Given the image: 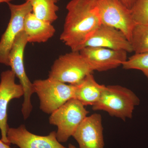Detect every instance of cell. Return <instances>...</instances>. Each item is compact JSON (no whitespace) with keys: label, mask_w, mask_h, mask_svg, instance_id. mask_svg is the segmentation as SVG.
Returning <instances> with one entry per match:
<instances>
[{"label":"cell","mask_w":148,"mask_h":148,"mask_svg":"<svg viewBox=\"0 0 148 148\" xmlns=\"http://www.w3.org/2000/svg\"><path fill=\"white\" fill-rule=\"evenodd\" d=\"M130 42L135 53L148 51V24H136Z\"/></svg>","instance_id":"cell-17"},{"label":"cell","mask_w":148,"mask_h":148,"mask_svg":"<svg viewBox=\"0 0 148 148\" xmlns=\"http://www.w3.org/2000/svg\"><path fill=\"white\" fill-rule=\"evenodd\" d=\"M77 148L75 146H74V145L72 144H70L69 145V148Z\"/></svg>","instance_id":"cell-23"},{"label":"cell","mask_w":148,"mask_h":148,"mask_svg":"<svg viewBox=\"0 0 148 148\" xmlns=\"http://www.w3.org/2000/svg\"><path fill=\"white\" fill-rule=\"evenodd\" d=\"M35 93L40 100V108L45 113L52 114L69 100L75 98L76 85L67 84L48 77L33 83Z\"/></svg>","instance_id":"cell-4"},{"label":"cell","mask_w":148,"mask_h":148,"mask_svg":"<svg viewBox=\"0 0 148 148\" xmlns=\"http://www.w3.org/2000/svg\"><path fill=\"white\" fill-rule=\"evenodd\" d=\"M98 0H71L67 10L61 40L73 51H79L102 25Z\"/></svg>","instance_id":"cell-1"},{"label":"cell","mask_w":148,"mask_h":148,"mask_svg":"<svg viewBox=\"0 0 148 148\" xmlns=\"http://www.w3.org/2000/svg\"><path fill=\"white\" fill-rule=\"evenodd\" d=\"M125 70H140L148 79V51L144 53H135L129 57L122 65Z\"/></svg>","instance_id":"cell-18"},{"label":"cell","mask_w":148,"mask_h":148,"mask_svg":"<svg viewBox=\"0 0 148 148\" xmlns=\"http://www.w3.org/2000/svg\"><path fill=\"white\" fill-rule=\"evenodd\" d=\"M98 6L102 24L118 29L130 41L136 24L131 10L120 0H98Z\"/></svg>","instance_id":"cell-7"},{"label":"cell","mask_w":148,"mask_h":148,"mask_svg":"<svg viewBox=\"0 0 148 148\" xmlns=\"http://www.w3.org/2000/svg\"><path fill=\"white\" fill-rule=\"evenodd\" d=\"M140 103V99L130 89L120 85H109L92 109L105 111L111 116L125 121L132 118L135 107Z\"/></svg>","instance_id":"cell-2"},{"label":"cell","mask_w":148,"mask_h":148,"mask_svg":"<svg viewBox=\"0 0 148 148\" xmlns=\"http://www.w3.org/2000/svg\"><path fill=\"white\" fill-rule=\"evenodd\" d=\"M80 53L90 64L94 71H106L122 66L127 60V52L106 48L85 47Z\"/></svg>","instance_id":"cell-10"},{"label":"cell","mask_w":148,"mask_h":148,"mask_svg":"<svg viewBox=\"0 0 148 148\" xmlns=\"http://www.w3.org/2000/svg\"><path fill=\"white\" fill-rule=\"evenodd\" d=\"M88 113L82 103L73 98L51 114L49 123L57 127L56 135L58 142H67Z\"/></svg>","instance_id":"cell-5"},{"label":"cell","mask_w":148,"mask_h":148,"mask_svg":"<svg viewBox=\"0 0 148 148\" xmlns=\"http://www.w3.org/2000/svg\"><path fill=\"white\" fill-rule=\"evenodd\" d=\"M15 74L11 70L2 72L0 82V130L4 143L10 145L7 139L8 107L10 101L24 96L23 88L15 83Z\"/></svg>","instance_id":"cell-9"},{"label":"cell","mask_w":148,"mask_h":148,"mask_svg":"<svg viewBox=\"0 0 148 148\" xmlns=\"http://www.w3.org/2000/svg\"><path fill=\"white\" fill-rule=\"evenodd\" d=\"M106 48L115 50L133 52L131 42L121 31L102 24L88 40L84 47Z\"/></svg>","instance_id":"cell-13"},{"label":"cell","mask_w":148,"mask_h":148,"mask_svg":"<svg viewBox=\"0 0 148 148\" xmlns=\"http://www.w3.org/2000/svg\"><path fill=\"white\" fill-rule=\"evenodd\" d=\"M28 43L27 36L22 31L16 37L9 56L11 70L18 78L24 90V101L21 112L24 119H28L32 112L33 106L31 103V97L35 93L33 83L27 76L24 68V50Z\"/></svg>","instance_id":"cell-6"},{"label":"cell","mask_w":148,"mask_h":148,"mask_svg":"<svg viewBox=\"0 0 148 148\" xmlns=\"http://www.w3.org/2000/svg\"><path fill=\"white\" fill-rule=\"evenodd\" d=\"M7 139L10 144L19 148H67L58 142L56 132L52 131L47 136L31 133L24 125L16 127H9Z\"/></svg>","instance_id":"cell-11"},{"label":"cell","mask_w":148,"mask_h":148,"mask_svg":"<svg viewBox=\"0 0 148 148\" xmlns=\"http://www.w3.org/2000/svg\"><path fill=\"white\" fill-rule=\"evenodd\" d=\"M13 0H0V3H11Z\"/></svg>","instance_id":"cell-22"},{"label":"cell","mask_w":148,"mask_h":148,"mask_svg":"<svg viewBox=\"0 0 148 148\" xmlns=\"http://www.w3.org/2000/svg\"><path fill=\"white\" fill-rule=\"evenodd\" d=\"M126 7L131 10L137 0H120Z\"/></svg>","instance_id":"cell-20"},{"label":"cell","mask_w":148,"mask_h":148,"mask_svg":"<svg viewBox=\"0 0 148 148\" xmlns=\"http://www.w3.org/2000/svg\"><path fill=\"white\" fill-rule=\"evenodd\" d=\"M106 86L99 84L92 73L88 74L79 84L76 85L74 99L84 106H92L100 100Z\"/></svg>","instance_id":"cell-15"},{"label":"cell","mask_w":148,"mask_h":148,"mask_svg":"<svg viewBox=\"0 0 148 148\" xmlns=\"http://www.w3.org/2000/svg\"><path fill=\"white\" fill-rule=\"evenodd\" d=\"M131 11L136 24H148V0H137Z\"/></svg>","instance_id":"cell-19"},{"label":"cell","mask_w":148,"mask_h":148,"mask_svg":"<svg viewBox=\"0 0 148 148\" xmlns=\"http://www.w3.org/2000/svg\"><path fill=\"white\" fill-rule=\"evenodd\" d=\"M60 0H25L29 2L32 12L37 18L52 24L58 18L57 12L59 7L56 3Z\"/></svg>","instance_id":"cell-16"},{"label":"cell","mask_w":148,"mask_h":148,"mask_svg":"<svg viewBox=\"0 0 148 148\" xmlns=\"http://www.w3.org/2000/svg\"><path fill=\"white\" fill-rule=\"evenodd\" d=\"M94 71L79 51L60 56L53 62L49 77L64 83L77 85L88 74Z\"/></svg>","instance_id":"cell-3"},{"label":"cell","mask_w":148,"mask_h":148,"mask_svg":"<svg viewBox=\"0 0 148 148\" xmlns=\"http://www.w3.org/2000/svg\"><path fill=\"white\" fill-rule=\"evenodd\" d=\"M23 32L29 43H45L53 37L56 29L51 23L37 18L32 12L24 19Z\"/></svg>","instance_id":"cell-14"},{"label":"cell","mask_w":148,"mask_h":148,"mask_svg":"<svg viewBox=\"0 0 148 148\" xmlns=\"http://www.w3.org/2000/svg\"><path fill=\"white\" fill-rule=\"evenodd\" d=\"M0 148H10V145L6 144L1 140H0Z\"/></svg>","instance_id":"cell-21"},{"label":"cell","mask_w":148,"mask_h":148,"mask_svg":"<svg viewBox=\"0 0 148 148\" xmlns=\"http://www.w3.org/2000/svg\"><path fill=\"white\" fill-rule=\"evenodd\" d=\"M11 16L8 25L0 40V64L10 66L9 56L16 37L23 31L24 19L32 12L31 4L26 1L21 4L7 3Z\"/></svg>","instance_id":"cell-8"},{"label":"cell","mask_w":148,"mask_h":148,"mask_svg":"<svg viewBox=\"0 0 148 148\" xmlns=\"http://www.w3.org/2000/svg\"><path fill=\"white\" fill-rule=\"evenodd\" d=\"M79 148H104L102 118L99 114L87 116L73 135Z\"/></svg>","instance_id":"cell-12"}]
</instances>
